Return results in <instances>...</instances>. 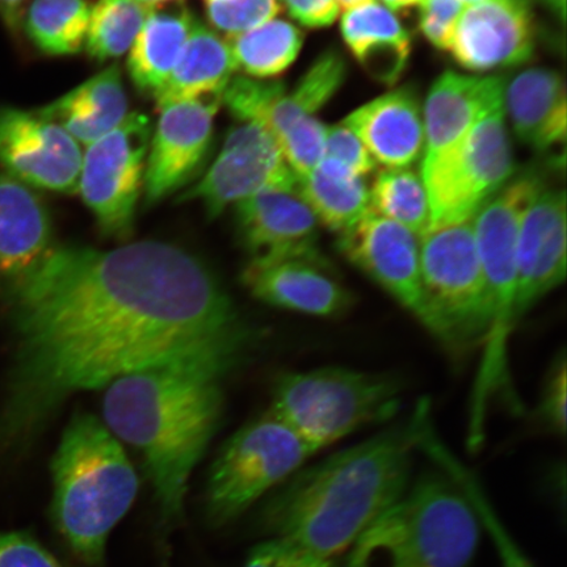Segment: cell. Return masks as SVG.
Here are the masks:
<instances>
[{
	"instance_id": "45",
	"label": "cell",
	"mask_w": 567,
	"mask_h": 567,
	"mask_svg": "<svg viewBox=\"0 0 567 567\" xmlns=\"http://www.w3.org/2000/svg\"><path fill=\"white\" fill-rule=\"evenodd\" d=\"M556 18L564 24L566 21V0H542Z\"/></svg>"
},
{
	"instance_id": "43",
	"label": "cell",
	"mask_w": 567,
	"mask_h": 567,
	"mask_svg": "<svg viewBox=\"0 0 567 567\" xmlns=\"http://www.w3.org/2000/svg\"><path fill=\"white\" fill-rule=\"evenodd\" d=\"M289 16L303 27H329L339 16L337 0H282Z\"/></svg>"
},
{
	"instance_id": "17",
	"label": "cell",
	"mask_w": 567,
	"mask_h": 567,
	"mask_svg": "<svg viewBox=\"0 0 567 567\" xmlns=\"http://www.w3.org/2000/svg\"><path fill=\"white\" fill-rule=\"evenodd\" d=\"M237 231L251 260L328 261L318 221L297 189H267L236 204Z\"/></svg>"
},
{
	"instance_id": "8",
	"label": "cell",
	"mask_w": 567,
	"mask_h": 567,
	"mask_svg": "<svg viewBox=\"0 0 567 567\" xmlns=\"http://www.w3.org/2000/svg\"><path fill=\"white\" fill-rule=\"evenodd\" d=\"M420 258L424 328L451 347L484 343L491 310L473 219L425 230Z\"/></svg>"
},
{
	"instance_id": "42",
	"label": "cell",
	"mask_w": 567,
	"mask_h": 567,
	"mask_svg": "<svg viewBox=\"0 0 567 567\" xmlns=\"http://www.w3.org/2000/svg\"><path fill=\"white\" fill-rule=\"evenodd\" d=\"M567 368L563 352L556 361L544 390L540 415L551 431L564 435L566 432Z\"/></svg>"
},
{
	"instance_id": "7",
	"label": "cell",
	"mask_w": 567,
	"mask_h": 567,
	"mask_svg": "<svg viewBox=\"0 0 567 567\" xmlns=\"http://www.w3.org/2000/svg\"><path fill=\"white\" fill-rule=\"evenodd\" d=\"M400 381L389 374L324 367L284 375L271 413L316 453L399 413Z\"/></svg>"
},
{
	"instance_id": "4",
	"label": "cell",
	"mask_w": 567,
	"mask_h": 567,
	"mask_svg": "<svg viewBox=\"0 0 567 567\" xmlns=\"http://www.w3.org/2000/svg\"><path fill=\"white\" fill-rule=\"evenodd\" d=\"M56 527L82 563H103L111 532L138 494L136 471L104 422L78 413L52 461Z\"/></svg>"
},
{
	"instance_id": "11",
	"label": "cell",
	"mask_w": 567,
	"mask_h": 567,
	"mask_svg": "<svg viewBox=\"0 0 567 567\" xmlns=\"http://www.w3.org/2000/svg\"><path fill=\"white\" fill-rule=\"evenodd\" d=\"M152 133L151 118L133 112L83 155L78 194L106 237H132Z\"/></svg>"
},
{
	"instance_id": "13",
	"label": "cell",
	"mask_w": 567,
	"mask_h": 567,
	"mask_svg": "<svg viewBox=\"0 0 567 567\" xmlns=\"http://www.w3.org/2000/svg\"><path fill=\"white\" fill-rule=\"evenodd\" d=\"M223 95L174 103L161 110L145 165V207L165 200L200 175L209 157Z\"/></svg>"
},
{
	"instance_id": "30",
	"label": "cell",
	"mask_w": 567,
	"mask_h": 567,
	"mask_svg": "<svg viewBox=\"0 0 567 567\" xmlns=\"http://www.w3.org/2000/svg\"><path fill=\"white\" fill-rule=\"evenodd\" d=\"M237 71L255 80H269L292 66L303 34L286 20L272 19L255 30L226 38Z\"/></svg>"
},
{
	"instance_id": "37",
	"label": "cell",
	"mask_w": 567,
	"mask_h": 567,
	"mask_svg": "<svg viewBox=\"0 0 567 567\" xmlns=\"http://www.w3.org/2000/svg\"><path fill=\"white\" fill-rule=\"evenodd\" d=\"M328 127L317 117L301 120L278 138L288 166L297 179L307 177L324 157Z\"/></svg>"
},
{
	"instance_id": "10",
	"label": "cell",
	"mask_w": 567,
	"mask_h": 567,
	"mask_svg": "<svg viewBox=\"0 0 567 567\" xmlns=\"http://www.w3.org/2000/svg\"><path fill=\"white\" fill-rule=\"evenodd\" d=\"M315 453L271 411L248 423L225 444L212 466L205 491L208 522L224 527L238 519Z\"/></svg>"
},
{
	"instance_id": "1",
	"label": "cell",
	"mask_w": 567,
	"mask_h": 567,
	"mask_svg": "<svg viewBox=\"0 0 567 567\" xmlns=\"http://www.w3.org/2000/svg\"><path fill=\"white\" fill-rule=\"evenodd\" d=\"M17 352L0 442L39 431L70 395L155 368H233L255 339L193 254L158 240L112 250L54 246L4 293Z\"/></svg>"
},
{
	"instance_id": "39",
	"label": "cell",
	"mask_w": 567,
	"mask_h": 567,
	"mask_svg": "<svg viewBox=\"0 0 567 567\" xmlns=\"http://www.w3.org/2000/svg\"><path fill=\"white\" fill-rule=\"evenodd\" d=\"M420 27L432 45L450 51L465 6L458 0H422Z\"/></svg>"
},
{
	"instance_id": "34",
	"label": "cell",
	"mask_w": 567,
	"mask_h": 567,
	"mask_svg": "<svg viewBox=\"0 0 567 567\" xmlns=\"http://www.w3.org/2000/svg\"><path fill=\"white\" fill-rule=\"evenodd\" d=\"M429 452L434 453L436 458L445 466V471L451 473V476L463 487L467 498L476 509L481 526L486 528L495 544L502 567H536L526 556V553L516 544L513 536L509 535L508 529L503 527L498 515L494 513L491 503L482 494L481 487L473 480L471 473L464 471L457 461H453L449 453L442 450L441 444L432 443Z\"/></svg>"
},
{
	"instance_id": "41",
	"label": "cell",
	"mask_w": 567,
	"mask_h": 567,
	"mask_svg": "<svg viewBox=\"0 0 567 567\" xmlns=\"http://www.w3.org/2000/svg\"><path fill=\"white\" fill-rule=\"evenodd\" d=\"M0 567H62L24 532H0Z\"/></svg>"
},
{
	"instance_id": "38",
	"label": "cell",
	"mask_w": 567,
	"mask_h": 567,
	"mask_svg": "<svg viewBox=\"0 0 567 567\" xmlns=\"http://www.w3.org/2000/svg\"><path fill=\"white\" fill-rule=\"evenodd\" d=\"M245 567H336V563L284 538L274 537L251 550Z\"/></svg>"
},
{
	"instance_id": "12",
	"label": "cell",
	"mask_w": 567,
	"mask_h": 567,
	"mask_svg": "<svg viewBox=\"0 0 567 567\" xmlns=\"http://www.w3.org/2000/svg\"><path fill=\"white\" fill-rule=\"evenodd\" d=\"M297 189L299 179L288 166L278 140L266 126L238 123L226 136L208 172L181 196L198 202L208 219L267 189Z\"/></svg>"
},
{
	"instance_id": "31",
	"label": "cell",
	"mask_w": 567,
	"mask_h": 567,
	"mask_svg": "<svg viewBox=\"0 0 567 567\" xmlns=\"http://www.w3.org/2000/svg\"><path fill=\"white\" fill-rule=\"evenodd\" d=\"M90 12L86 0H33L23 30L41 53L74 55L86 44Z\"/></svg>"
},
{
	"instance_id": "33",
	"label": "cell",
	"mask_w": 567,
	"mask_h": 567,
	"mask_svg": "<svg viewBox=\"0 0 567 567\" xmlns=\"http://www.w3.org/2000/svg\"><path fill=\"white\" fill-rule=\"evenodd\" d=\"M151 9L138 0H97L90 12L86 48L92 60L118 59L133 45Z\"/></svg>"
},
{
	"instance_id": "28",
	"label": "cell",
	"mask_w": 567,
	"mask_h": 567,
	"mask_svg": "<svg viewBox=\"0 0 567 567\" xmlns=\"http://www.w3.org/2000/svg\"><path fill=\"white\" fill-rule=\"evenodd\" d=\"M300 196L319 225L343 233L371 209L370 189L363 177L337 159L323 157L307 177L299 181Z\"/></svg>"
},
{
	"instance_id": "32",
	"label": "cell",
	"mask_w": 567,
	"mask_h": 567,
	"mask_svg": "<svg viewBox=\"0 0 567 567\" xmlns=\"http://www.w3.org/2000/svg\"><path fill=\"white\" fill-rule=\"evenodd\" d=\"M371 209L414 233L430 228L431 212L423 181L408 167L382 169L370 189Z\"/></svg>"
},
{
	"instance_id": "49",
	"label": "cell",
	"mask_w": 567,
	"mask_h": 567,
	"mask_svg": "<svg viewBox=\"0 0 567 567\" xmlns=\"http://www.w3.org/2000/svg\"><path fill=\"white\" fill-rule=\"evenodd\" d=\"M458 2L463 3L464 6H472L481 2V0H458Z\"/></svg>"
},
{
	"instance_id": "15",
	"label": "cell",
	"mask_w": 567,
	"mask_h": 567,
	"mask_svg": "<svg viewBox=\"0 0 567 567\" xmlns=\"http://www.w3.org/2000/svg\"><path fill=\"white\" fill-rule=\"evenodd\" d=\"M338 250L350 264L425 324L420 238L372 209L339 234Z\"/></svg>"
},
{
	"instance_id": "14",
	"label": "cell",
	"mask_w": 567,
	"mask_h": 567,
	"mask_svg": "<svg viewBox=\"0 0 567 567\" xmlns=\"http://www.w3.org/2000/svg\"><path fill=\"white\" fill-rule=\"evenodd\" d=\"M81 145L38 111L0 106V166L27 186L78 194Z\"/></svg>"
},
{
	"instance_id": "21",
	"label": "cell",
	"mask_w": 567,
	"mask_h": 567,
	"mask_svg": "<svg viewBox=\"0 0 567 567\" xmlns=\"http://www.w3.org/2000/svg\"><path fill=\"white\" fill-rule=\"evenodd\" d=\"M370 152L388 168L409 167L424 147L420 101L411 87L396 89L360 106L344 118Z\"/></svg>"
},
{
	"instance_id": "20",
	"label": "cell",
	"mask_w": 567,
	"mask_h": 567,
	"mask_svg": "<svg viewBox=\"0 0 567 567\" xmlns=\"http://www.w3.org/2000/svg\"><path fill=\"white\" fill-rule=\"evenodd\" d=\"M53 245L51 215L35 190L0 169V287L17 286Z\"/></svg>"
},
{
	"instance_id": "22",
	"label": "cell",
	"mask_w": 567,
	"mask_h": 567,
	"mask_svg": "<svg viewBox=\"0 0 567 567\" xmlns=\"http://www.w3.org/2000/svg\"><path fill=\"white\" fill-rule=\"evenodd\" d=\"M505 80L446 71L424 103V159L449 151L493 106L503 103Z\"/></svg>"
},
{
	"instance_id": "23",
	"label": "cell",
	"mask_w": 567,
	"mask_h": 567,
	"mask_svg": "<svg viewBox=\"0 0 567 567\" xmlns=\"http://www.w3.org/2000/svg\"><path fill=\"white\" fill-rule=\"evenodd\" d=\"M503 110L524 145L538 153L565 145L566 89L557 71L532 68L505 82Z\"/></svg>"
},
{
	"instance_id": "26",
	"label": "cell",
	"mask_w": 567,
	"mask_h": 567,
	"mask_svg": "<svg viewBox=\"0 0 567 567\" xmlns=\"http://www.w3.org/2000/svg\"><path fill=\"white\" fill-rule=\"evenodd\" d=\"M236 71L228 41L195 19L172 75L154 95L157 109L161 111L169 104L223 95Z\"/></svg>"
},
{
	"instance_id": "16",
	"label": "cell",
	"mask_w": 567,
	"mask_h": 567,
	"mask_svg": "<svg viewBox=\"0 0 567 567\" xmlns=\"http://www.w3.org/2000/svg\"><path fill=\"white\" fill-rule=\"evenodd\" d=\"M450 51L460 66L477 73L528 62L535 51L528 0H481L466 6Z\"/></svg>"
},
{
	"instance_id": "47",
	"label": "cell",
	"mask_w": 567,
	"mask_h": 567,
	"mask_svg": "<svg viewBox=\"0 0 567 567\" xmlns=\"http://www.w3.org/2000/svg\"><path fill=\"white\" fill-rule=\"evenodd\" d=\"M374 2V0H337V4L339 10L351 11L353 9H358V7L370 4Z\"/></svg>"
},
{
	"instance_id": "36",
	"label": "cell",
	"mask_w": 567,
	"mask_h": 567,
	"mask_svg": "<svg viewBox=\"0 0 567 567\" xmlns=\"http://www.w3.org/2000/svg\"><path fill=\"white\" fill-rule=\"evenodd\" d=\"M280 11V0H207L209 23L228 38L268 23Z\"/></svg>"
},
{
	"instance_id": "46",
	"label": "cell",
	"mask_w": 567,
	"mask_h": 567,
	"mask_svg": "<svg viewBox=\"0 0 567 567\" xmlns=\"http://www.w3.org/2000/svg\"><path fill=\"white\" fill-rule=\"evenodd\" d=\"M384 3L388 6L389 10L400 11L409 9V7L420 6L422 0H384Z\"/></svg>"
},
{
	"instance_id": "18",
	"label": "cell",
	"mask_w": 567,
	"mask_h": 567,
	"mask_svg": "<svg viewBox=\"0 0 567 567\" xmlns=\"http://www.w3.org/2000/svg\"><path fill=\"white\" fill-rule=\"evenodd\" d=\"M566 193L543 188L523 217L516 246V322L566 279Z\"/></svg>"
},
{
	"instance_id": "48",
	"label": "cell",
	"mask_w": 567,
	"mask_h": 567,
	"mask_svg": "<svg viewBox=\"0 0 567 567\" xmlns=\"http://www.w3.org/2000/svg\"><path fill=\"white\" fill-rule=\"evenodd\" d=\"M140 3L147 7V9H163V7H168L177 3H183V0H138Z\"/></svg>"
},
{
	"instance_id": "5",
	"label": "cell",
	"mask_w": 567,
	"mask_h": 567,
	"mask_svg": "<svg viewBox=\"0 0 567 567\" xmlns=\"http://www.w3.org/2000/svg\"><path fill=\"white\" fill-rule=\"evenodd\" d=\"M480 536L476 509L458 482L429 473L358 538L346 567H467Z\"/></svg>"
},
{
	"instance_id": "35",
	"label": "cell",
	"mask_w": 567,
	"mask_h": 567,
	"mask_svg": "<svg viewBox=\"0 0 567 567\" xmlns=\"http://www.w3.org/2000/svg\"><path fill=\"white\" fill-rule=\"evenodd\" d=\"M286 91V84L280 81L237 75L224 90L221 103L238 123L260 124L268 130L269 113Z\"/></svg>"
},
{
	"instance_id": "19",
	"label": "cell",
	"mask_w": 567,
	"mask_h": 567,
	"mask_svg": "<svg viewBox=\"0 0 567 567\" xmlns=\"http://www.w3.org/2000/svg\"><path fill=\"white\" fill-rule=\"evenodd\" d=\"M328 261L250 260L243 282L272 307L313 317H337L352 307L353 295L329 271Z\"/></svg>"
},
{
	"instance_id": "40",
	"label": "cell",
	"mask_w": 567,
	"mask_h": 567,
	"mask_svg": "<svg viewBox=\"0 0 567 567\" xmlns=\"http://www.w3.org/2000/svg\"><path fill=\"white\" fill-rule=\"evenodd\" d=\"M324 157L337 159L361 177L371 174L375 166L363 142L343 124L328 127Z\"/></svg>"
},
{
	"instance_id": "44",
	"label": "cell",
	"mask_w": 567,
	"mask_h": 567,
	"mask_svg": "<svg viewBox=\"0 0 567 567\" xmlns=\"http://www.w3.org/2000/svg\"><path fill=\"white\" fill-rule=\"evenodd\" d=\"M28 7L30 0H0V19L12 35L23 31Z\"/></svg>"
},
{
	"instance_id": "25",
	"label": "cell",
	"mask_w": 567,
	"mask_h": 567,
	"mask_svg": "<svg viewBox=\"0 0 567 567\" xmlns=\"http://www.w3.org/2000/svg\"><path fill=\"white\" fill-rule=\"evenodd\" d=\"M340 31L368 75L390 86L400 81L409 63L411 39L392 10L372 2L347 11Z\"/></svg>"
},
{
	"instance_id": "29",
	"label": "cell",
	"mask_w": 567,
	"mask_h": 567,
	"mask_svg": "<svg viewBox=\"0 0 567 567\" xmlns=\"http://www.w3.org/2000/svg\"><path fill=\"white\" fill-rule=\"evenodd\" d=\"M347 76L344 56L337 51H326L303 74L292 91H286L272 106L268 130L278 140L290 126L301 120L315 117L343 86Z\"/></svg>"
},
{
	"instance_id": "2",
	"label": "cell",
	"mask_w": 567,
	"mask_h": 567,
	"mask_svg": "<svg viewBox=\"0 0 567 567\" xmlns=\"http://www.w3.org/2000/svg\"><path fill=\"white\" fill-rule=\"evenodd\" d=\"M427 425L429 408L421 403L408 422L297 474L269 502L267 527L275 537L336 561L406 493Z\"/></svg>"
},
{
	"instance_id": "27",
	"label": "cell",
	"mask_w": 567,
	"mask_h": 567,
	"mask_svg": "<svg viewBox=\"0 0 567 567\" xmlns=\"http://www.w3.org/2000/svg\"><path fill=\"white\" fill-rule=\"evenodd\" d=\"M195 17L182 3L148 13L127 56V73L142 94L154 97L172 75Z\"/></svg>"
},
{
	"instance_id": "24",
	"label": "cell",
	"mask_w": 567,
	"mask_h": 567,
	"mask_svg": "<svg viewBox=\"0 0 567 567\" xmlns=\"http://www.w3.org/2000/svg\"><path fill=\"white\" fill-rule=\"evenodd\" d=\"M127 106L122 69L112 65L38 112L90 146L123 123Z\"/></svg>"
},
{
	"instance_id": "3",
	"label": "cell",
	"mask_w": 567,
	"mask_h": 567,
	"mask_svg": "<svg viewBox=\"0 0 567 567\" xmlns=\"http://www.w3.org/2000/svg\"><path fill=\"white\" fill-rule=\"evenodd\" d=\"M230 368L184 363L125 375L106 386L104 424L144 460L163 524L182 520L188 481L218 427Z\"/></svg>"
},
{
	"instance_id": "9",
	"label": "cell",
	"mask_w": 567,
	"mask_h": 567,
	"mask_svg": "<svg viewBox=\"0 0 567 567\" xmlns=\"http://www.w3.org/2000/svg\"><path fill=\"white\" fill-rule=\"evenodd\" d=\"M514 174L512 141L501 103L486 111L449 151L423 159L430 228L470 221Z\"/></svg>"
},
{
	"instance_id": "6",
	"label": "cell",
	"mask_w": 567,
	"mask_h": 567,
	"mask_svg": "<svg viewBox=\"0 0 567 567\" xmlns=\"http://www.w3.org/2000/svg\"><path fill=\"white\" fill-rule=\"evenodd\" d=\"M545 187L540 173L527 169L512 177L473 217L474 236L484 271L491 326L472 400L471 441H481L487 402L507 386V343L515 319L516 246L529 204Z\"/></svg>"
}]
</instances>
